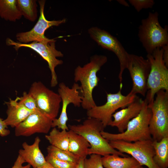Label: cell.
<instances>
[{"mask_svg": "<svg viewBox=\"0 0 168 168\" xmlns=\"http://www.w3.org/2000/svg\"><path fill=\"white\" fill-rule=\"evenodd\" d=\"M105 55L95 54L91 56L90 61L82 66H77L75 69L74 79L80 82L83 99L81 106L87 110L96 105L93 97V91L99 82L97 72L107 62Z\"/></svg>", "mask_w": 168, "mask_h": 168, "instance_id": "cell-1", "label": "cell"}, {"mask_svg": "<svg viewBox=\"0 0 168 168\" xmlns=\"http://www.w3.org/2000/svg\"><path fill=\"white\" fill-rule=\"evenodd\" d=\"M69 129L83 137L90 145L88 155L97 154L104 156L115 154L122 157L127 155L112 147L109 142L102 136L101 132L105 127L101 122L95 118L88 117L82 123L68 125Z\"/></svg>", "mask_w": 168, "mask_h": 168, "instance_id": "cell-2", "label": "cell"}, {"mask_svg": "<svg viewBox=\"0 0 168 168\" xmlns=\"http://www.w3.org/2000/svg\"><path fill=\"white\" fill-rule=\"evenodd\" d=\"M148 104L145 99L140 112L129 122L124 132L114 134L103 131L101 132L102 136L108 141L122 140L134 142L152 139L149 129L152 112Z\"/></svg>", "mask_w": 168, "mask_h": 168, "instance_id": "cell-3", "label": "cell"}, {"mask_svg": "<svg viewBox=\"0 0 168 168\" xmlns=\"http://www.w3.org/2000/svg\"><path fill=\"white\" fill-rule=\"evenodd\" d=\"M158 16L157 12H149L148 16L142 20L138 28L139 39L147 54L168 44V27L161 26Z\"/></svg>", "mask_w": 168, "mask_h": 168, "instance_id": "cell-4", "label": "cell"}, {"mask_svg": "<svg viewBox=\"0 0 168 168\" xmlns=\"http://www.w3.org/2000/svg\"><path fill=\"white\" fill-rule=\"evenodd\" d=\"M163 51L162 48H157L152 54L147 55L151 65L146 98L148 104L153 102L156 94L160 90L168 91V69L163 59Z\"/></svg>", "mask_w": 168, "mask_h": 168, "instance_id": "cell-5", "label": "cell"}, {"mask_svg": "<svg viewBox=\"0 0 168 168\" xmlns=\"http://www.w3.org/2000/svg\"><path fill=\"white\" fill-rule=\"evenodd\" d=\"M156 95L148 104L152 112L149 129L152 140L159 141L168 137V91L160 90Z\"/></svg>", "mask_w": 168, "mask_h": 168, "instance_id": "cell-6", "label": "cell"}, {"mask_svg": "<svg viewBox=\"0 0 168 168\" xmlns=\"http://www.w3.org/2000/svg\"><path fill=\"white\" fill-rule=\"evenodd\" d=\"M122 87L116 93H107V100L104 105H97L87 110L88 117L92 118L100 121L105 128L112 120V115L120 108H124L133 102L137 97L136 95L131 91L126 96L121 92Z\"/></svg>", "mask_w": 168, "mask_h": 168, "instance_id": "cell-7", "label": "cell"}, {"mask_svg": "<svg viewBox=\"0 0 168 168\" xmlns=\"http://www.w3.org/2000/svg\"><path fill=\"white\" fill-rule=\"evenodd\" d=\"M55 41L54 40L48 43L34 41L30 44H22L7 38L6 40V44L8 45L13 46L17 50L21 47H26L30 48L38 53L48 63L51 73V86L54 87L58 84L55 68L58 65H61L63 63L62 60L57 58L63 56L61 51L56 49Z\"/></svg>", "mask_w": 168, "mask_h": 168, "instance_id": "cell-8", "label": "cell"}, {"mask_svg": "<svg viewBox=\"0 0 168 168\" xmlns=\"http://www.w3.org/2000/svg\"><path fill=\"white\" fill-rule=\"evenodd\" d=\"M153 140L129 142L122 140L109 141L110 146L121 152L130 155L141 166L148 168H159L154 163L155 151L152 145Z\"/></svg>", "mask_w": 168, "mask_h": 168, "instance_id": "cell-9", "label": "cell"}, {"mask_svg": "<svg viewBox=\"0 0 168 168\" xmlns=\"http://www.w3.org/2000/svg\"><path fill=\"white\" fill-rule=\"evenodd\" d=\"M28 92L34 99L40 111L53 120L56 118L61 103L58 93L50 90L40 81L33 83Z\"/></svg>", "mask_w": 168, "mask_h": 168, "instance_id": "cell-10", "label": "cell"}, {"mask_svg": "<svg viewBox=\"0 0 168 168\" xmlns=\"http://www.w3.org/2000/svg\"><path fill=\"white\" fill-rule=\"evenodd\" d=\"M88 32L91 38L98 45L112 51L117 57L120 65L118 77L121 83L123 74L127 68L129 54L118 39L108 31L97 27L93 26L89 29Z\"/></svg>", "mask_w": 168, "mask_h": 168, "instance_id": "cell-11", "label": "cell"}, {"mask_svg": "<svg viewBox=\"0 0 168 168\" xmlns=\"http://www.w3.org/2000/svg\"><path fill=\"white\" fill-rule=\"evenodd\" d=\"M126 69L133 82L130 91L145 96L147 90V80L151 69L149 61L142 56L129 54Z\"/></svg>", "mask_w": 168, "mask_h": 168, "instance_id": "cell-12", "label": "cell"}, {"mask_svg": "<svg viewBox=\"0 0 168 168\" xmlns=\"http://www.w3.org/2000/svg\"><path fill=\"white\" fill-rule=\"evenodd\" d=\"M58 93L60 96L62 103V110L59 118L53 120L52 127H57L62 130H69L67 123L68 120L67 109L70 104L75 106L80 107L82 102L83 95L80 86L74 82L70 88L63 82L58 85Z\"/></svg>", "mask_w": 168, "mask_h": 168, "instance_id": "cell-13", "label": "cell"}, {"mask_svg": "<svg viewBox=\"0 0 168 168\" xmlns=\"http://www.w3.org/2000/svg\"><path fill=\"white\" fill-rule=\"evenodd\" d=\"M40 6L39 18L33 28L30 30L17 33L16 37L18 42L22 44H27L30 42L48 43L53 41L54 39H49L44 35V32L48 29L54 26H58L64 23L66 19L63 18L59 20L48 21L44 16V10L45 1L39 0Z\"/></svg>", "mask_w": 168, "mask_h": 168, "instance_id": "cell-14", "label": "cell"}, {"mask_svg": "<svg viewBox=\"0 0 168 168\" xmlns=\"http://www.w3.org/2000/svg\"><path fill=\"white\" fill-rule=\"evenodd\" d=\"M53 120L40 110L34 112L15 128V135L28 137L36 133H47Z\"/></svg>", "mask_w": 168, "mask_h": 168, "instance_id": "cell-15", "label": "cell"}, {"mask_svg": "<svg viewBox=\"0 0 168 168\" xmlns=\"http://www.w3.org/2000/svg\"><path fill=\"white\" fill-rule=\"evenodd\" d=\"M143 103L144 100L137 97L127 106L115 112L112 115L114 119L108 126L116 127L120 133L123 132L126 129L129 122L139 114Z\"/></svg>", "mask_w": 168, "mask_h": 168, "instance_id": "cell-16", "label": "cell"}, {"mask_svg": "<svg viewBox=\"0 0 168 168\" xmlns=\"http://www.w3.org/2000/svg\"><path fill=\"white\" fill-rule=\"evenodd\" d=\"M40 139L37 137L34 142L31 145H29L26 142L22 144V149H20L19 155L33 168H38L44 165L47 162L45 157L39 148Z\"/></svg>", "mask_w": 168, "mask_h": 168, "instance_id": "cell-17", "label": "cell"}, {"mask_svg": "<svg viewBox=\"0 0 168 168\" xmlns=\"http://www.w3.org/2000/svg\"><path fill=\"white\" fill-rule=\"evenodd\" d=\"M5 103L7 107V116L4 120L7 126L12 128L17 127L30 114L35 112L28 109L19 103L17 97L14 100L10 99L9 101Z\"/></svg>", "mask_w": 168, "mask_h": 168, "instance_id": "cell-18", "label": "cell"}, {"mask_svg": "<svg viewBox=\"0 0 168 168\" xmlns=\"http://www.w3.org/2000/svg\"><path fill=\"white\" fill-rule=\"evenodd\" d=\"M69 144L68 151L80 158L84 159L88 155V150L91 146L82 136L72 130L68 131Z\"/></svg>", "mask_w": 168, "mask_h": 168, "instance_id": "cell-19", "label": "cell"}, {"mask_svg": "<svg viewBox=\"0 0 168 168\" xmlns=\"http://www.w3.org/2000/svg\"><path fill=\"white\" fill-rule=\"evenodd\" d=\"M102 163L105 168H135L140 166L133 157L124 156L112 154L103 156Z\"/></svg>", "mask_w": 168, "mask_h": 168, "instance_id": "cell-20", "label": "cell"}, {"mask_svg": "<svg viewBox=\"0 0 168 168\" xmlns=\"http://www.w3.org/2000/svg\"><path fill=\"white\" fill-rule=\"evenodd\" d=\"M152 145L155 151L154 163L159 168H168V137L159 141L153 140Z\"/></svg>", "mask_w": 168, "mask_h": 168, "instance_id": "cell-21", "label": "cell"}, {"mask_svg": "<svg viewBox=\"0 0 168 168\" xmlns=\"http://www.w3.org/2000/svg\"><path fill=\"white\" fill-rule=\"evenodd\" d=\"M22 16L17 0H0V16L6 20L15 21Z\"/></svg>", "mask_w": 168, "mask_h": 168, "instance_id": "cell-22", "label": "cell"}, {"mask_svg": "<svg viewBox=\"0 0 168 168\" xmlns=\"http://www.w3.org/2000/svg\"><path fill=\"white\" fill-rule=\"evenodd\" d=\"M45 138L51 145L62 150L68 151V131L63 130L60 131L56 127H54L49 135H45Z\"/></svg>", "mask_w": 168, "mask_h": 168, "instance_id": "cell-23", "label": "cell"}, {"mask_svg": "<svg viewBox=\"0 0 168 168\" xmlns=\"http://www.w3.org/2000/svg\"><path fill=\"white\" fill-rule=\"evenodd\" d=\"M22 16L30 21H35L37 17V5L35 0H17Z\"/></svg>", "mask_w": 168, "mask_h": 168, "instance_id": "cell-24", "label": "cell"}, {"mask_svg": "<svg viewBox=\"0 0 168 168\" xmlns=\"http://www.w3.org/2000/svg\"><path fill=\"white\" fill-rule=\"evenodd\" d=\"M47 150L48 154L60 160L78 163L80 159L68 151L61 149L52 145L48 146Z\"/></svg>", "mask_w": 168, "mask_h": 168, "instance_id": "cell-25", "label": "cell"}, {"mask_svg": "<svg viewBox=\"0 0 168 168\" xmlns=\"http://www.w3.org/2000/svg\"><path fill=\"white\" fill-rule=\"evenodd\" d=\"M17 97L19 102L28 109L33 111L39 110L37 107L34 99L29 92H24L21 96Z\"/></svg>", "mask_w": 168, "mask_h": 168, "instance_id": "cell-26", "label": "cell"}, {"mask_svg": "<svg viewBox=\"0 0 168 168\" xmlns=\"http://www.w3.org/2000/svg\"><path fill=\"white\" fill-rule=\"evenodd\" d=\"M45 158L55 168H76L78 163L60 160L48 154Z\"/></svg>", "mask_w": 168, "mask_h": 168, "instance_id": "cell-27", "label": "cell"}, {"mask_svg": "<svg viewBox=\"0 0 168 168\" xmlns=\"http://www.w3.org/2000/svg\"><path fill=\"white\" fill-rule=\"evenodd\" d=\"M101 156L92 154L89 158H85L83 161L84 168H104Z\"/></svg>", "mask_w": 168, "mask_h": 168, "instance_id": "cell-28", "label": "cell"}, {"mask_svg": "<svg viewBox=\"0 0 168 168\" xmlns=\"http://www.w3.org/2000/svg\"><path fill=\"white\" fill-rule=\"evenodd\" d=\"M129 3L138 12L143 9L152 8L155 4L153 0H128Z\"/></svg>", "mask_w": 168, "mask_h": 168, "instance_id": "cell-29", "label": "cell"}, {"mask_svg": "<svg viewBox=\"0 0 168 168\" xmlns=\"http://www.w3.org/2000/svg\"><path fill=\"white\" fill-rule=\"evenodd\" d=\"M25 162V161L23 158L18 155L12 168H30L31 166L29 164L23 166V164Z\"/></svg>", "mask_w": 168, "mask_h": 168, "instance_id": "cell-30", "label": "cell"}, {"mask_svg": "<svg viewBox=\"0 0 168 168\" xmlns=\"http://www.w3.org/2000/svg\"><path fill=\"white\" fill-rule=\"evenodd\" d=\"M4 120L0 118V136L3 137L7 136L10 133V130L7 128Z\"/></svg>", "mask_w": 168, "mask_h": 168, "instance_id": "cell-31", "label": "cell"}, {"mask_svg": "<svg viewBox=\"0 0 168 168\" xmlns=\"http://www.w3.org/2000/svg\"><path fill=\"white\" fill-rule=\"evenodd\" d=\"M163 49V58L166 66L168 67V44L162 47Z\"/></svg>", "mask_w": 168, "mask_h": 168, "instance_id": "cell-32", "label": "cell"}, {"mask_svg": "<svg viewBox=\"0 0 168 168\" xmlns=\"http://www.w3.org/2000/svg\"><path fill=\"white\" fill-rule=\"evenodd\" d=\"M118 2L120 4L126 7H129V5L128 2L124 0H117Z\"/></svg>", "mask_w": 168, "mask_h": 168, "instance_id": "cell-33", "label": "cell"}, {"mask_svg": "<svg viewBox=\"0 0 168 168\" xmlns=\"http://www.w3.org/2000/svg\"><path fill=\"white\" fill-rule=\"evenodd\" d=\"M38 168H55L49 163L47 161L46 163L43 166Z\"/></svg>", "mask_w": 168, "mask_h": 168, "instance_id": "cell-34", "label": "cell"}, {"mask_svg": "<svg viewBox=\"0 0 168 168\" xmlns=\"http://www.w3.org/2000/svg\"><path fill=\"white\" fill-rule=\"evenodd\" d=\"M84 159H80L76 168H84L83 161Z\"/></svg>", "mask_w": 168, "mask_h": 168, "instance_id": "cell-35", "label": "cell"}, {"mask_svg": "<svg viewBox=\"0 0 168 168\" xmlns=\"http://www.w3.org/2000/svg\"><path fill=\"white\" fill-rule=\"evenodd\" d=\"M135 168H146L143 167V166H139L138 167H136Z\"/></svg>", "mask_w": 168, "mask_h": 168, "instance_id": "cell-36", "label": "cell"}]
</instances>
